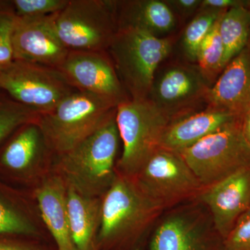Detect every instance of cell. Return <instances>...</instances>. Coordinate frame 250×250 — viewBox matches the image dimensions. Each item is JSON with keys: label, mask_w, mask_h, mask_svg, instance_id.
I'll return each mask as SVG.
<instances>
[{"label": "cell", "mask_w": 250, "mask_h": 250, "mask_svg": "<svg viewBox=\"0 0 250 250\" xmlns=\"http://www.w3.org/2000/svg\"><path fill=\"white\" fill-rule=\"evenodd\" d=\"M119 141L115 112L93 134L58 156L59 176L67 186L86 196L104 195L117 176L115 161Z\"/></svg>", "instance_id": "obj_1"}, {"label": "cell", "mask_w": 250, "mask_h": 250, "mask_svg": "<svg viewBox=\"0 0 250 250\" xmlns=\"http://www.w3.org/2000/svg\"><path fill=\"white\" fill-rule=\"evenodd\" d=\"M117 105L98 95L77 90L37 123L51 152L62 155L93 134L116 112Z\"/></svg>", "instance_id": "obj_2"}, {"label": "cell", "mask_w": 250, "mask_h": 250, "mask_svg": "<svg viewBox=\"0 0 250 250\" xmlns=\"http://www.w3.org/2000/svg\"><path fill=\"white\" fill-rule=\"evenodd\" d=\"M171 47L166 38L131 28L118 29L106 52L131 100L148 99L156 70Z\"/></svg>", "instance_id": "obj_3"}, {"label": "cell", "mask_w": 250, "mask_h": 250, "mask_svg": "<svg viewBox=\"0 0 250 250\" xmlns=\"http://www.w3.org/2000/svg\"><path fill=\"white\" fill-rule=\"evenodd\" d=\"M116 121L123 149L118 173L134 177L157 150L171 118L149 100H129L119 104Z\"/></svg>", "instance_id": "obj_4"}, {"label": "cell", "mask_w": 250, "mask_h": 250, "mask_svg": "<svg viewBox=\"0 0 250 250\" xmlns=\"http://www.w3.org/2000/svg\"><path fill=\"white\" fill-rule=\"evenodd\" d=\"M163 210L139 188L134 178L117 172L102 200L99 240L110 243L138 236L149 228Z\"/></svg>", "instance_id": "obj_5"}, {"label": "cell", "mask_w": 250, "mask_h": 250, "mask_svg": "<svg viewBox=\"0 0 250 250\" xmlns=\"http://www.w3.org/2000/svg\"><path fill=\"white\" fill-rule=\"evenodd\" d=\"M178 153L204 188L250 168V144L242 131L241 118Z\"/></svg>", "instance_id": "obj_6"}, {"label": "cell", "mask_w": 250, "mask_h": 250, "mask_svg": "<svg viewBox=\"0 0 250 250\" xmlns=\"http://www.w3.org/2000/svg\"><path fill=\"white\" fill-rule=\"evenodd\" d=\"M54 22L69 50L106 52L118 31L116 1L69 0Z\"/></svg>", "instance_id": "obj_7"}, {"label": "cell", "mask_w": 250, "mask_h": 250, "mask_svg": "<svg viewBox=\"0 0 250 250\" xmlns=\"http://www.w3.org/2000/svg\"><path fill=\"white\" fill-rule=\"evenodd\" d=\"M0 89L40 115L77 90L59 69L16 60L0 70Z\"/></svg>", "instance_id": "obj_8"}, {"label": "cell", "mask_w": 250, "mask_h": 250, "mask_svg": "<svg viewBox=\"0 0 250 250\" xmlns=\"http://www.w3.org/2000/svg\"><path fill=\"white\" fill-rule=\"evenodd\" d=\"M132 178L164 210L196 198L204 188L181 154L164 148H159Z\"/></svg>", "instance_id": "obj_9"}, {"label": "cell", "mask_w": 250, "mask_h": 250, "mask_svg": "<svg viewBox=\"0 0 250 250\" xmlns=\"http://www.w3.org/2000/svg\"><path fill=\"white\" fill-rule=\"evenodd\" d=\"M59 70L75 89L106 99L117 106L129 99L106 52L70 51Z\"/></svg>", "instance_id": "obj_10"}, {"label": "cell", "mask_w": 250, "mask_h": 250, "mask_svg": "<svg viewBox=\"0 0 250 250\" xmlns=\"http://www.w3.org/2000/svg\"><path fill=\"white\" fill-rule=\"evenodd\" d=\"M56 14L39 18L17 17L12 39L14 60L59 69L70 50L57 34Z\"/></svg>", "instance_id": "obj_11"}, {"label": "cell", "mask_w": 250, "mask_h": 250, "mask_svg": "<svg viewBox=\"0 0 250 250\" xmlns=\"http://www.w3.org/2000/svg\"><path fill=\"white\" fill-rule=\"evenodd\" d=\"M195 199L207 207L215 231L225 239L250 208V168L204 188Z\"/></svg>", "instance_id": "obj_12"}, {"label": "cell", "mask_w": 250, "mask_h": 250, "mask_svg": "<svg viewBox=\"0 0 250 250\" xmlns=\"http://www.w3.org/2000/svg\"><path fill=\"white\" fill-rule=\"evenodd\" d=\"M211 218L197 208H183L167 215L158 225L150 242V250H207Z\"/></svg>", "instance_id": "obj_13"}, {"label": "cell", "mask_w": 250, "mask_h": 250, "mask_svg": "<svg viewBox=\"0 0 250 250\" xmlns=\"http://www.w3.org/2000/svg\"><path fill=\"white\" fill-rule=\"evenodd\" d=\"M209 88L200 69L177 65L166 69L153 82L148 98L161 111H174L197 99L206 97Z\"/></svg>", "instance_id": "obj_14"}, {"label": "cell", "mask_w": 250, "mask_h": 250, "mask_svg": "<svg viewBox=\"0 0 250 250\" xmlns=\"http://www.w3.org/2000/svg\"><path fill=\"white\" fill-rule=\"evenodd\" d=\"M210 107L241 117L250 102V48L231 61L205 97Z\"/></svg>", "instance_id": "obj_15"}, {"label": "cell", "mask_w": 250, "mask_h": 250, "mask_svg": "<svg viewBox=\"0 0 250 250\" xmlns=\"http://www.w3.org/2000/svg\"><path fill=\"white\" fill-rule=\"evenodd\" d=\"M240 118L231 112L210 107L207 111L171 122L161 137L159 147L181 152Z\"/></svg>", "instance_id": "obj_16"}, {"label": "cell", "mask_w": 250, "mask_h": 250, "mask_svg": "<svg viewBox=\"0 0 250 250\" xmlns=\"http://www.w3.org/2000/svg\"><path fill=\"white\" fill-rule=\"evenodd\" d=\"M67 185L59 175L50 176L36 192L41 217L59 250H77L70 231L66 204Z\"/></svg>", "instance_id": "obj_17"}, {"label": "cell", "mask_w": 250, "mask_h": 250, "mask_svg": "<svg viewBox=\"0 0 250 250\" xmlns=\"http://www.w3.org/2000/svg\"><path fill=\"white\" fill-rule=\"evenodd\" d=\"M116 13L118 29L131 28L161 37L175 27L172 8L159 0L116 1Z\"/></svg>", "instance_id": "obj_18"}, {"label": "cell", "mask_w": 250, "mask_h": 250, "mask_svg": "<svg viewBox=\"0 0 250 250\" xmlns=\"http://www.w3.org/2000/svg\"><path fill=\"white\" fill-rule=\"evenodd\" d=\"M100 198L86 196L67 186V215L72 240L77 250H91L101 223Z\"/></svg>", "instance_id": "obj_19"}, {"label": "cell", "mask_w": 250, "mask_h": 250, "mask_svg": "<svg viewBox=\"0 0 250 250\" xmlns=\"http://www.w3.org/2000/svg\"><path fill=\"white\" fill-rule=\"evenodd\" d=\"M37 122L22 126L4 148L0 161L5 167L15 172L29 170L42 160L46 151H50Z\"/></svg>", "instance_id": "obj_20"}, {"label": "cell", "mask_w": 250, "mask_h": 250, "mask_svg": "<svg viewBox=\"0 0 250 250\" xmlns=\"http://www.w3.org/2000/svg\"><path fill=\"white\" fill-rule=\"evenodd\" d=\"M218 30L225 48L224 65L246 47L250 35V9L245 4L225 11L218 21Z\"/></svg>", "instance_id": "obj_21"}, {"label": "cell", "mask_w": 250, "mask_h": 250, "mask_svg": "<svg viewBox=\"0 0 250 250\" xmlns=\"http://www.w3.org/2000/svg\"><path fill=\"white\" fill-rule=\"evenodd\" d=\"M228 11V10H227ZM226 11L204 9L186 28L183 36L184 52L188 58L197 61L200 45Z\"/></svg>", "instance_id": "obj_22"}, {"label": "cell", "mask_w": 250, "mask_h": 250, "mask_svg": "<svg viewBox=\"0 0 250 250\" xmlns=\"http://www.w3.org/2000/svg\"><path fill=\"white\" fill-rule=\"evenodd\" d=\"M40 116L11 98L0 97V143L24 125L39 121Z\"/></svg>", "instance_id": "obj_23"}, {"label": "cell", "mask_w": 250, "mask_h": 250, "mask_svg": "<svg viewBox=\"0 0 250 250\" xmlns=\"http://www.w3.org/2000/svg\"><path fill=\"white\" fill-rule=\"evenodd\" d=\"M218 21L202 42L197 52L196 62L204 75L205 72L211 73L225 68V48L219 33Z\"/></svg>", "instance_id": "obj_24"}, {"label": "cell", "mask_w": 250, "mask_h": 250, "mask_svg": "<svg viewBox=\"0 0 250 250\" xmlns=\"http://www.w3.org/2000/svg\"><path fill=\"white\" fill-rule=\"evenodd\" d=\"M17 19L11 2L0 1V70L14 60L12 39Z\"/></svg>", "instance_id": "obj_25"}, {"label": "cell", "mask_w": 250, "mask_h": 250, "mask_svg": "<svg viewBox=\"0 0 250 250\" xmlns=\"http://www.w3.org/2000/svg\"><path fill=\"white\" fill-rule=\"evenodd\" d=\"M69 0H14L11 1L18 18H39L62 11Z\"/></svg>", "instance_id": "obj_26"}, {"label": "cell", "mask_w": 250, "mask_h": 250, "mask_svg": "<svg viewBox=\"0 0 250 250\" xmlns=\"http://www.w3.org/2000/svg\"><path fill=\"white\" fill-rule=\"evenodd\" d=\"M36 231L29 220L0 199V234L31 235Z\"/></svg>", "instance_id": "obj_27"}, {"label": "cell", "mask_w": 250, "mask_h": 250, "mask_svg": "<svg viewBox=\"0 0 250 250\" xmlns=\"http://www.w3.org/2000/svg\"><path fill=\"white\" fill-rule=\"evenodd\" d=\"M222 250H250V208L237 220L223 240Z\"/></svg>", "instance_id": "obj_28"}, {"label": "cell", "mask_w": 250, "mask_h": 250, "mask_svg": "<svg viewBox=\"0 0 250 250\" xmlns=\"http://www.w3.org/2000/svg\"><path fill=\"white\" fill-rule=\"evenodd\" d=\"M243 1L237 0H204L202 1V8L227 11L231 8L245 4Z\"/></svg>", "instance_id": "obj_29"}, {"label": "cell", "mask_w": 250, "mask_h": 250, "mask_svg": "<svg viewBox=\"0 0 250 250\" xmlns=\"http://www.w3.org/2000/svg\"><path fill=\"white\" fill-rule=\"evenodd\" d=\"M169 5L178 10L182 14H190L202 4L200 0H174L166 1Z\"/></svg>", "instance_id": "obj_30"}, {"label": "cell", "mask_w": 250, "mask_h": 250, "mask_svg": "<svg viewBox=\"0 0 250 250\" xmlns=\"http://www.w3.org/2000/svg\"><path fill=\"white\" fill-rule=\"evenodd\" d=\"M0 250H34L22 245L11 242L0 241Z\"/></svg>", "instance_id": "obj_31"}, {"label": "cell", "mask_w": 250, "mask_h": 250, "mask_svg": "<svg viewBox=\"0 0 250 250\" xmlns=\"http://www.w3.org/2000/svg\"></svg>", "instance_id": "obj_32"}]
</instances>
